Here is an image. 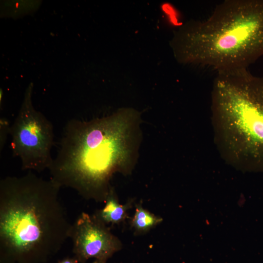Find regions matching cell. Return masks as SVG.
I'll return each instance as SVG.
<instances>
[{
	"instance_id": "1",
	"label": "cell",
	"mask_w": 263,
	"mask_h": 263,
	"mask_svg": "<svg viewBox=\"0 0 263 263\" xmlns=\"http://www.w3.org/2000/svg\"><path fill=\"white\" fill-rule=\"evenodd\" d=\"M140 121L139 113L131 108L88 121L69 120L48 169L50 179L85 199L104 202L112 175L128 173L134 166Z\"/></svg>"
},
{
	"instance_id": "2",
	"label": "cell",
	"mask_w": 263,
	"mask_h": 263,
	"mask_svg": "<svg viewBox=\"0 0 263 263\" xmlns=\"http://www.w3.org/2000/svg\"><path fill=\"white\" fill-rule=\"evenodd\" d=\"M60 186L32 171L0 181V263H46L69 238L72 224Z\"/></svg>"
},
{
	"instance_id": "3",
	"label": "cell",
	"mask_w": 263,
	"mask_h": 263,
	"mask_svg": "<svg viewBox=\"0 0 263 263\" xmlns=\"http://www.w3.org/2000/svg\"><path fill=\"white\" fill-rule=\"evenodd\" d=\"M171 46L183 64L217 72L247 69L263 56V0H225L207 19L181 26Z\"/></svg>"
},
{
	"instance_id": "4",
	"label": "cell",
	"mask_w": 263,
	"mask_h": 263,
	"mask_svg": "<svg viewBox=\"0 0 263 263\" xmlns=\"http://www.w3.org/2000/svg\"><path fill=\"white\" fill-rule=\"evenodd\" d=\"M211 108L224 159L244 170L263 172V76L247 69L217 72Z\"/></svg>"
},
{
	"instance_id": "5",
	"label": "cell",
	"mask_w": 263,
	"mask_h": 263,
	"mask_svg": "<svg viewBox=\"0 0 263 263\" xmlns=\"http://www.w3.org/2000/svg\"><path fill=\"white\" fill-rule=\"evenodd\" d=\"M31 95L32 88L29 87L10 125L11 149L13 155L19 158L22 170L40 172L48 169L53 160L54 127L49 120L34 108Z\"/></svg>"
},
{
	"instance_id": "6",
	"label": "cell",
	"mask_w": 263,
	"mask_h": 263,
	"mask_svg": "<svg viewBox=\"0 0 263 263\" xmlns=\"http://www.w3.org/2000/svg\"><path fill=\"white\" fill-rule=\"evenodd\" d=\"M74 256L79 263L90 259L106 263L122 247L119 239L94 214L81 212L72 224L70 233Z\"/></svg>"
},
{
	"instance_id": "7",
	"label": "cell",
	"mask_w": 263,
	"mask_h": 263,
	"mask_svg": "<svg viewBox=\"0 0 263 263\" xmlns=\"http://www.w3.org/2000/svg\"><path fill=\"white\" fill-rule=\"evenodd\" d=\"M104 202V207L97 210L94 215L106 225L119 224L123 222L128 216L127 211L132 206L131 200L124 205L121 204L111 186Z\"/></svg>"
},
{
	"instance_id": "8",
	"label": "cell",
	"mask_w": 263,
	"mask_h": 263,
	"mask_svg": "<svg viewBox=\"0 0 263 263\" xmlns=\"http://www.w3.org/2000/svg\"><path fill=\"white\" fill-rule=\"evenodd\" d=\"M162 221L161 217L144 208L141 204H138L131 220V225L135 233L140 234L147 232L161 223Z\"/></svg>"
},
{
	"instance_id": "9",
	"label": "cell",
	"mask_w": 263,
	"mask_h": 263,
	"mask_svg": "<svg viewBox=\"0 0 263 263\" xmlns=\"http://www.w3.org/2000/svg\"><path fill=\"white\" fill-rule=\"evenodd\" d=\"M9 123L5 119H1L0 122V151L2 150L4 144L6 142L7 136L10 133Z\"/></svg>"
},
{
	"instance_id": "10",
	"label": "cell",
	"mask_w": 263,
	"mask_h": 263,
	"mask_svg": "<svg viewBox=\"0 0 263 263\" xmlns=\"http://www.w3.org/2000/svg\"><path fill=\"white\" fill-rule=\"evenodd\" d=\"M56 263H79L78 260L74 256L67 257L58 261Z\"/></svg>"
},
{
	"instance_id": "11",
	"label": "cell",
	"mask_w": 263,
	"mask_h": 263,
	"mask_svg": "<svg viewBox=\"0 0 263 263\" xmlns=\"http://www.w3.org/2000/svg\"><path fill=\"white\" fill-rule=\"evenodd\" d=\"M93 263H104V262H101V261H97V260H94V261L93 262Z\"/></svg>"
}]
</instances>
